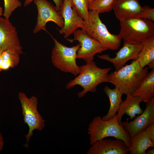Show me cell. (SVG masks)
Wrapping results in <instances>:
<instances>
[{
    "instance_id": "obj_32",
    "label": "cell",
    "mask_w": 154,
    "mask_h": 154,
    "mask_svg": "<svg viewBox=\"0 0 154 154\" xmlns=\"http://www.w3.org/2000/svg\"><path fill=\"white\" fill-rule=\"evenodd\" d=\"M3 11L2 7H0V16L2 15Z\"/></svg>"
},
{
    "instance_id": "obj_3",
    "label": "cell",
    "mask_w": 154,
    "mask_h": 154,
    "mask_svg": "<svg viewBox=\"0 0 154 154\" xmlns=\"http://www.w3.org/2000/svg\"><path fill=\"white\" fill-rule=\"evenodd\" d=\"M88 134L91 145L95 141L110 137L121 139L128 148L131 145V137L119 122L117 114L106 121L103 120L100 116L95 117L89 125Z\"/></svg>"
},
{
    "instance_id": "obj_25",
    "label": "cell",
    "mask_w": 154,
    "mask_h": 154,
    "mask_svg": "<svg viewBox=\"0 0 154 154\" xmlns=\"http://www.w3.org/2000/svg\"><path fill=\"white\" fill-rule=\"evenodd\" d=\"M142 9L139 17L154 21V9L147 5L142 7Z\"/></svg>"
},
{
    "instance_id": "obj_27",
    "label": "cell",
    "mask_w": 154,
    "mask_h": 154,
    "mask_svg": "<svg viewBox=\"0 0 154 154\" xmlns=\"http://www.w3.org/2000/svg\"><path fill=\"white\" fill-rule=\"evenodd\" d=\"M34 0H25L24 3V5L25 7H26L30 4ZM55 3L57 10L59 11L60 6L62 3L63 0H53Z\"/></svg>"
},
{
    "instance_id": "obj_6",
    "label": "cell",
    "mask_w": 154,
    "mask_h": 154,
    "mask_svg": "<svg viewBox=\"0 0 154 154\" xmlns=\"http://www.w3.org/2000/svg\"><path fill=\"white\" fill-rule=\"evenodd\" d=\"M54 43L51 56L53 65L61 71L70 73L77 76L80 72V66L76 62L80 43L72 47H67L58 42L51 35Z\"/></svg>"
},
{
    "instance_id": "obj_16",
    "label": "cell",
    "mask_w": 154,
    "mask_h": 154,
    "mask_svg": "<svg viewBox=\"0 0 154 154\" xmlns=\"http://www.w3.org/2000/svg\"><path fill=\"white\" fill-rule=\"evenodd\" d=\"M126 95V99L121 102L117 114L119 122L121 124L122 117L125 114L129 117V119H132L136 115H140L143 112L140 106V103L143 101L142 99L130 94Z\"/></svg>"
},
{
    "instance_id": "obj_14",
    "label": "cell",
    "mask_w": 154,
    "mask_h": 154,
    "mask_svg": "<svg viewBox=\"0 0 154 154\" xmlns=\"http://www.w3.org/2000/svg\"><path fill=\"white\" fill-rule=\"evenodd\" d=\"M87 154H126L129 148L121 139H103L93 143Z\"/></svg>"
},
{
    "instance_id": "obj_26",
    "label": "cell",
    "mask_w": 154,
    "mask_h": 154,
    "mask_svg": "<svg viewBox=\"0 0 154 154\" xmlns=\"http://www.w3.org/2000/svg\"><path fill=\"white\" fill-rule=\"evenodd\" d=\"M145 129L151 140L154 142V123L147 127Z\"/></svg>"
},
{
    "instance_id": "obj_2",
    "label": "cell",
    "mask_w": 154,
    "mask_h": 154,
    "mask_svg": "<svg viewBox=\"0 0 154 154\" xmlns=\"http://www.w3.org/2000/svg\"><path fill=\"white\" fill-rule=\"evenodd\" d=\"M111 69L110 68H99L93 61L87 63L80 66L78 75L68 83L66 88L69 89L76 85L81 86L83 89L78 95L79 98H82L88 92H96L99 84L109 82L108 73Z\"/></svg>"
},
{
    "instance_id": "obj_31",
    "label": "cell",
    "mask_w": 154,
    "mask_h": 154,
    "mask_svg": "<svg viewBox=\"0 0 154 154\" xmlns=\"http://www.w3.org/2000/svg\"><path fill=\"white\" fill-rule=\"evenodd\" d=\"M2 62V60L1 58V53H0V72L2 70L1 68V65Z\"/></svg>"
},
{
    "instance_id": "obj_30",
    "label": "cell",
    "mask_w": 154,
    "mask_h": 154,
    "mask_svg": "<svg viewBox=\"0 0 154 154\" xmlns=\"http://www.w3.org/2000/svg\"><path fill=\"white\" fill-rule=\"evenodd\" d=\"M146 154H154V149L152 148V149L149 150L148 151H146Z\"/></svg>"
},
{
    "instance_id": "obj_8",
    "label": "cell",
    "mask_w": 154,
    "mask_h": 154,
    "mask_svg": "<svg viewBox=\"0 0 154 154\" xmlns=\"http://www.w3.org/2000/svg\"><path fill=\"white\" fill-rule=\"evenodd\" d=\"M34 2L37 7L38 14L33 33L36 34L41 30L47 31L46 25L50 21L54 23L61 29L63 27L64 20L56 6L46 0H34Z\"/></svg>"
},
{
    "instance_id": "obj_11",
    "label": "cell",
    "mask_w": 154,
    "mask_h": 154,
    "mask_svg": "<svg viewBox=\"0 0 154 154\" xmlns=\"http://www.w3.org/2000/svg\"><path fill=\"white\" fill-rule=\"evenodd\" d=\"M9 49L23 53L16 28L9 19L0 16V53Z\"/></svg>"
},
{
    "instance_id": "obj_17",
    "label": "cell",
    "mask_w": 154,
    "mask_h": 154,
    "mask_svg": "<svg viewBox=\"0 0 154 154\" xmlns=\"http://www.w3.org/2000/svg\"><path fill=\"white\" fill-rule=\"evenodd\" d=\"M131 94L140 97L146 104L150 101L154 96V69L147 73Z\"/></svg>"
},
{
    "instance_id": "obj_15",
    "label": "cell",
    "mask_w": 154,
    "mask_h": 154,
    "mask_svg": "<svg viewBox=\"0 0 154 154\" xmlns=\"http://www.w3.org/2000/svg\"><path fill=\"white\" fill-rule=\"evenodd\" d=\"M112 9L119 21L125 18L139 17L142 8L138 0H116Z\"/></svg>"
},
{
    "instance_id": "obj_29",
    "label": "cell",
    "mask_w": 154,
    "mask_h": 154,
    "mask_svg": "<svg viewBox=\"0 0 154 154\" xmlns=\"http://www.w3.org/2000/svg\"><path fill=\"white\" fill-rule=\"evenodd\" d=\"M4 142L2 136L0 133V151H1L3 148Z\"/></svg>"
},
{
    "instance_id": "obj_10",
    "label": "cell",
    "mask_w": 154,
    "mask_h": 154,
    "mask_svg": "<svg viewBox=\"0 0 154 154\" xmlns=\"http://www.w3.org/2000/svg\"><path fill=\"white\" fill-rule=\"evenodd\" d=\"M123 40L122 47L116 53L114 57L111 58L108 54L97 55L99 58L112 63L116 70L124 66L129 60H136L142 47V42Z\"/></svg>"
},
{
    "instance_id": "obj_18",
    "label": "cell",
    "mask_w": 154,
    "mask_h": 154,
    "mask_svg": "<svg viewBox=\"0 0 154 154\" xmlns=\"http://www.w3.org/2000/svg\"><path fill=\"white\" fill-rule=\"evenodd\" d=\"M142 44L136 60L142 68L147 65L148 68L154 69V36L145 39Z\"/></svg>"
},
{
    "instance_id": "obj_28",
    "label": "cell",
    "mask_w": 154,
    "mask_h": 154,
    "mask_svg": "<svg viewBox=\"0 0 154 154\" xmlns=\"http://www.w3.org/2000/svg\"><path fill=\"white\" fill-rule=\"evenodd\" d=\"M1 68L2 70H7L10 68H13L12 64L10 63L3 61L1 63Z\"/></svg>"
},
{
    "instance_id": "obj_33",
    "label": "cell",
    "mask_w": 154,
    "mask_h": 154,
    "mask_svg": "<svg viewBox=\"0 0 154 154\" xmlns=\"http://www.w3.org/2000/svg\"><path fill=\"white\" fill-rule=\"evenodd\" d=\"M94 0H88L89 3L92 2Z\"/></svg>"
},
{
    "instance_id": "obj_12",
    "label": "cell",
    "mask_w": 154,
    "mask_h": 154,
    "mask_svg": "<svg viewBox=\"0 0 154 154\" xmlns=\"http://www.w3.org/2000/svg\"><path fill=\"white\" fill-rule=\"evenodd\" d=\"M143 112L132 121L127 120L121 122V125L128 133L131 139L140 131L145 129L149 125L154 123V97L148 103Z\"/></svg>"
},
{
    "instance_id": "obj_5",
    "label": "cell",
    "mask_w": 154,
    "mask_h": 154,
    "mask_svg": "<svg viewBox=\"0 0 154 154\" xmlns=\"http://www.w3.org/2000/svg\"><path fill=\"white\" fill-rule=\"evenodd\" d=\"M118 35L123 40L142 42L145 39L154 36V23L151 20L133 17L119 20Z\"/></svg>"
},
{
    "instance_id": "obj_4",
    "label": "cell",
    "mask_w": 154,
    "mask_h": 154,
    "mask_svg": "<svg viewBox=\"0 0 154 154\" xmlns=\"http://www.w3.org/2000/svg\"><path fill=\"white\" fill-rule=\"evenodd\" d=\"M96 11H89V18L80 28L91 38L107 49L116 50L120 46L121 39L118 35L111 34L100 19Z\"/></svg>"
},
{
    "instance_id": "obj_24",
    "label": "cell",
    "mask_w": 154,
    "mask_h": 154,
    "mask_svg": "<svg viewBox=\"0 0 154 154\" xmlns=\"http://www.w3.org/2000/svg\"><path fill=\"white\" fill-rule=\"evenodd\" d=\"M3 1L4 9L3 15L5 18L9 19L13 12L16 9L21 6V3L19 0Z\"/></svg>"
},
{
    "instance_id": "obj_1",
    "label": "cell",
    "mask_w": 154,
    "mask_h": 154,
    "mask_svg": "<svg viewBox=\"0 0 154 154\" xmlns=\"http://www.w3.org/2000/svg\"><path fill=\"white\" fill-rule=\"evenodd\" d=\"M148 68H142L137 60L109 74V82L123 94H132L148 72Z\"/></svg>"
},
{
    "instance_id": "obj_22",
    "label": "cell",
    "mask_w": 154,
    "mask_h": 154,
    "mask_svg": "<svg viewBox=\"0 0 154 154\" xmlns=\"http://www.w3.org/2000/svg\"><path fill=\"white\" fill-rule=\"evenodd\" d=\"M71 6L86 23L89 16L88 0H70Z\"/></svg>"
},
{
    "instance_id": "obj_23",
    "label": "cell",
    "mask_w": 154,
    "mask_h": 154,
    "mask_svg": "<svg viewBox=\"0 0 154 154\" xmlns=\"http://www.w3.org/2000/svg\"><path fill=\"white\" fill-rule=\"evenodd\" d=\"M20 55L16 52L10 49L5 50L1 53L2 61L10 63L13 68L19 64Z\"/></svg>"
},
{
    "instance_id": "obj_19",
    "label": "cell",
    "mask_w": 154,
    "mask_h": 154,
    "mask_svg": "<svg viewBox=\"0 0 154 154\" xmlns=\"http://www.w3.org/2000/svg\"><path fill=\"white\" fill-rule=\"evenodd\" d=\"M150 147L154 148V142L151 140L143 129L131 139L129 152L130 154H146L147 150Z\"/></svg>"
},
{
    "instance_id": "obj_7",
    "label": "cell",
    "mask_w": 154,
    "mask_h": 154,
    "mask_svg": "<svg viewBox=\"0 0 154 154\" xmlns=\"http://www.w3.org/2000/svg\"><path fill=\"white\" fill-rule=\"evenodd\" d=\"M18 97L21 104L24 122L29 128L28 133L25 135L27 143L24 146L27 148L30 139L33 134V131L35 129L42 131L45 127V121L38 111V101L36 97L33 96L28 98L25 93L21 92L19 93Z\"/></svg>"
},
{
    "instance_id": "obj_20",
    "label": "cell",
    "mask_w": 154,
    "mask_h": 154,
    "mask_svg": "<svg viewBox=\"0 0 154 154\" xmlns=\"http://www.w3.org/2000/svg\"><path fill=\"white\" fill-rule=\"evenodd\" d=\"M103 91L108 97L110 102V108L108 113L102 118L103 120L106 121L116 114L122 101V96L123 94L116 87L112 89L107 86L104 87Z\"/></svg>"
},
{
    "instance_id": "obj_9",
    "label": "cell",
    "mask_w": 154,
    "mask_h": 154,
    "mask_svg": "<svg viewBox=\"0 0 154 154\" xmlns=\"http://www.w3.org/2000/svg\"><path fill=\"white\" fill-rule=\"evenodd\" d=\"M73 34V39L66 40L71 43L75 40L78 41L80 46L77 52V58L82 59L86 63L93 61L96 54L101 53L108 50L82 29H77Z\"/></svg>"
},
{
    "instance_id": "obj_21",
    "label": "cell",
    "mask_w": 154,
    "mask_h": 154,
    "mask_svg": "<svg viewBox=\"0 0 154 154\" xmlns=\"http://www.w3.org/2000/svg\"><path fill=\"white\" fill-rule=\"evenodd\" d=\"M116 0H94L89 4L88 9L96 11L99 14L108 12L112 9Z\"/></svg>"
},
{
    "instance_id": "obj_13",
    "label": "cell",
    "mask_w": 154,
    "mask_h": 154,
    "mask_svg": "<svg viewBox=\"0 0 154 154\" xmlns=\"http://www.w3.org/2000/svg\"><path fill=\"white\" fill-rule=\"evenodd\" d=\"M59 12L64 21L63 27L59 30L60 33L66 38L79 28L85 21L71 6L70 0H63Z\"/></svg>"
}]
</instances>
